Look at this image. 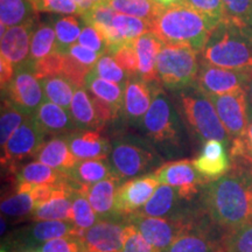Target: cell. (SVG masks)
Here are the masks:
<instances>
[{
    "label": "cell",
    "instance_id": "cell-52",
    "mask_svg": "<svg viewBox=\"0 0 252 252\" xmlns=\"http://www.w3.org/2000/svg\"><path fill=\"white\" fill-rule=\"evenodd\" d=\"M65 55H70L71 58L77 60L78 62L83 63L86 65H90V67H94V64H96L100 58V54H98V53L94 52V50L87 48V47L82 46L80 43L72 45L68 49Z\"/></svg>",
    "mask_w": 252,
    "mask_h": 252
},
{
    "label": "cell",
    "instance_id": "cell-46",
    "mask_svg": "<svg viewBox=\"0 0 252 252\" xmlns=\"http://www.w3.org/2000/svg\"><path fill=\"white\" fill-rule=\"evenodd\" d=\"M37 12L60 15H83L84 12L75 0H33Z\"/></svg>",
    "mask_w": 252,
    "mask_h": 252
},
{
    "label": "cell",
    "instance_id": "cell-15",
    "mask_svg": "<svg viewBox=\"0 0 252 252\" xmlns=\"http://www.w3.org/2000/svg\"><path fill=\"white\" fill-rule=\"evenodd\" d=\"M160 185H168L179 188L187 200L193 201L201 194L208 181L195 168L190 160H176L158 167L152 174Z\"/></svg>",
    "mask_w": 252,
    "mask_h": 252
},
{
    "label": "cell",
    "instance_id": "cell-20",
    "mask_svg": "<svg viewBox=\"0 0 252 252\" xmlns=\"http://www.w3.org/2000/svg\"><path fill=\"white\" fill-rule=\"evenodd\" d=\"M70 151L77 160H109L111 143L97 130H77L65 134Z\"/></svg>",
    "mask_w": 252,
    "mask_h": 252
},
{
    "label": "cell",
    "instance_id": "cell-19",
    "mask_svg": "<svg viewBox=\"0 0 252 252\" xmlns=\"http://www.w3.org/2000/svg\"><path fill=\"white\" fill-rule=\"evenodd\" d=\"M159 86H161L159 81L146 82L139 76L128 78L124 89L123 104V111L128 121L134 124H141Z\"/></svg>",
    "mask_w": 252,
    "mask_h": 252
},
{
    "label": "cell",
    "instance_id": "cell-32",
    "mask_svg": "<svg viewBox=\"0 0 252 252\" xmlns=\"http://www.w3.org/2000/svg\"><path fill=\"white\" fill-rule=\"evenodd\" d=\"M84 88L89 91L90 94L104 100V102L109 103L118 113L123 111L125 88H123L117 83H113V82L106 81L102 77L97 76L94 69L88 75Z\"/></svg>",
    "mask_w": 252,
    "mask_h": 252
},
{
    "label": "cell",
    "instance_id": "cell-58",
    "mask_svg": "<svg viewBox=\"0 0 252 252\" xmlns=\"http://www.w3.org/2000/svg\"><path fill=\"white\" fill-rule=\"evenodd\" d=\"M93 4H104V2H108V0H89Z\"/></svg>",
    "mask_w": 252,
    "mask_h": 252
},
{
    "label": "cell",
    "instance_id": "cell-34",
    "mask_svg": "<svg viewBox=\"0 0 252 252\" xmlns=\"http://www.w3.org/2000/svg\"><path fill=\"white\" fill-rule=\"evenodd\" d=\"M56 52V33L52 21L37 20L31 36L30 62L46 58Z\"/></svg>",
    "mask_w": 252,
    "mask_h": 252
},
{
    "label": "cell",
    "instance_id": "cell-60",
    "mask_svg": "<svg viewBox=\"0 0 252 252\" xmlns=\"http://www.w3.org/2000/svg\"><path fill=\"white\" fill-rule=\"evenodd\" d=\"M31 1H32V2H33V0H31Z\"/></svg>",
    "mask_w": 252,
    "mask_h": 252
},
{
    "label": "cell",
    "instance_id": "cell-41",
    "mask_svg": "<svg viewBox=\"0 0 252 252\" xmlns=\"http://www.w3.org/2000/svg\"><path fill=\"white\" fill-rule=\"evenodd\" d=\"M179 2L202 15L213 28L225 20L222 0H179Z\"/></svg>",
    "mask_w": 252,
    "mask_h": 252
},
{
    "label": "cell",
    "instance_id": "cell-1",
    "mask_svg": "<svg viewBox=\"0 0 252 252\" xmlns=\"http://www.w3.org/2000/svg\"><path fill=\"white\" fill-rule=\"evenodd\" d=\"M234 167L203 186L200 203L216 226L228 234L252 223V161L234 157Z\"/></svg>",
    "mask_w": 252,
    "mask_h": 252
},
{
    "label": "cell",
    "instance_id": "cell-51",
    "mask_svg": "<svg viewBox=\"0 0 252 252\" xmlns=\"http://www.w3.org/2000/svg\"><path fill=\"white\" fill-rule=\"evenodd\" d=\"M37 250L41 252H88L80 236L52 239L43 243Z\"/></svg>",
    "mask_w": 252,
    "mask_h": 252
},
{
    "label": "cell",
    "instance_id": "cell-24",
    "mask_svg": "<svg viewBox=\"0 0 252 252\" xmlns=\"http://www.w3.org/2000/svg\"><path fill=\"white\" fill-rule=\"evenodd\" d=\"M121 181L116 176L89 186H80L98 219H109L116 215V195Z\"/></svg>",
    "mask_w": 252,
    "mask_h": 252
},
{
    "label": "cell",
    "instance_id": "cell-25",
    "mask_svg": "<svg viewBox=\"0 0 252 252\" xmlns=\"http://www.w3.org/2000/svg\"><path fill=\"white\" fill-rule=\"evenodd\" d=\"M33 118L35 119L41 130L53 137L65 135L77 130L70 111L48 99H45V102L41 104L34 113Z\"/></svg>",
    "mask_w": 252,
    "mask_h": 252
},
{
    "label": "cell",
    "instance_id": "cell-22",
    "mask_svg": "<svg viewBox=\"0 0 252 252\" xmlns=\"http://www.w3.org/2000/svg\"><path fill=\"white\" fill-rule=\"evenodd\" d=\"M36 23L9 27L4 35L0 37L1 58L7 60L15 69L30 61L31 36Z\"/></svg>",
    "mask_w": 252,
    "mask_h": 252
},
{
    "label": "cell",
    "instance_id": "cell-8",
    "mask_svg": "<svg viewBox=\"0 0 252 252\" xmlns=\"http://www.w3.org/2000/svg\"><path fill=\"white\" fill-rule=\"evenodd\" d=\"M224 235L202 209L186 222L180 234L161 252H220Z\"/></svg>",
    "mask_w": 252,
    "mask_h": 252
},
{
    "label": "cell",
    "instance_id": "cell-54",
    "mask_svg": "<svg viewBox=\"0 0 252 252\" xmlns=\"http://www.w3.org/2000/svg\"><path fill=\"white\" fill-rule=\"evenodd\" d=\"M15 70H17V69H15L7 60H5L4 58L0 56V83H1V89H4L9 82H11L15 74Z\"/></svg>",
    "mask_w": 252,
    "mask_h": 252
},
{
    "label": "cell",
    "instance_id": "cell-40",
    "mask_svg": "<svg viewBox=\"0 0 252 252\" xmlns=\"http://www.w3.org/2000/svg\"><path fill=\"white\" fill-rule=\"evenodd\" d=\"M1 214L7 217L32 215L36 208V201L31 191H15L14 195L1 200Z\"/></svg>",
    "mask_w": 252,
    "mask_h": 252
},
{
    "label": "cell",
    "instance_id": "cell-56",
    "mask_svg": "<svg viewBox=\"0 0 252 252\" xmlns=\"http://www.w3.org/2000/svg\"><path fill=\"white\" fill-rule=\"evenodd\" d=\"M247 91H248L249 99H250L252 102V71H251V75H250V80H249V83H248Z\"/></svg>",
    "mask_w": 252,
    "mask_h": 252
},
{
    "label": "cell",
    "instance_id": "cell-27",
    "mask_svg": "<svg viewBox=\"0 0 252 252\" xmlns=\"http://www.w3.org/2000/svg\"><path fill=\"white\" fill-rule=\"evenodd\" d=\"M36 160L67 175L78 161L70 151L65 135H55L46 141Z\"/></svg>",
    "mask_w": 252,
    "mask_h": 252
},
{
    "label": "cell",
    "instance_id": "cell-29",
    "mask_svg": "<svg viewBox=\"0 0 252 252\" xmlns=\"http://www.w3.org/2000/svg\"><path fill=\"white\" fill-rule=\"evenodd\" d=\"M70 113L75 125L80 130H97L100 131L102 126L97 117L96 110L91 100L90 94L86 88H77L72 98Z\"/></svg>",
    "mask_w": 252,
    "mask_h": 252
},
{
    "label": "cell",
    "instance_id": "cell-59",
    "mask_svg": "<svg viewBox=\"0 0 252 252\" xmlns=\"http://www.w3.org/2000/svg\"><path fill=\"white\" fill-rule=\"evenodd\" d=\"M26 252H41V251L37 250V249H35V250H30V251H26Z\"/></svg>",
    "mask_w": 252,
    "mask_h": 252
},
{
    "label": "cell",
    "instance_id": "cell-10",
    "mask_svg": "<svg viewBox=\"0 0 252 252\" xmlns=\"http://www.w3.org/2000/svg\"><path fill=\"white\" fill-rule=\"evenodd\" d=\"M207 97L215 106L220 122L231 138L230 150L239 146L244 139L249 123V96L247 89L220 96L209 94Z\"/></svg>",
    "mask_w": 252,
    "mask_h": 252
},
{
    "label": "cell",
    "instance_id": "cell-39",
    "mask_svg": "<svg viewBox=\"0 0 252 252\" xmlns=\"http://www.w3.org/2000/svg\"><path fill=\"white\" fill-rule=\"evenodd\" d=\"M28 118L30 117L15 108L13 104L9 103L7 99L2 98L1 117H0V143H1V149H4L9 138Z\"/></svg>",
    "mask_w": 252,
    "mask_h": 252
},
{
    "label": "cell",
    "instance_id": "cell-42",
    "mask_svg": "<svg viewBox=\"0 0 252 252\" xmlns=\"http://www.w3.org/2000/svg\"><path fill=\"white\" fill-rule=\"evenodd\" d=\"M220 252H252V223L225 234Z\"/></svg>",
    "mask_w": 252,
    "mask_h": 252
},
{
    "label": "cell",
    "instance_id": "cell-48",
    "mask_svg": "<svg viewBox=\"0 0 252 252\" xmlns=\"http://www.w3.org/2000/svg\"><path fill=\"white\" fill-rule=\"evenodd\" d=\"M121 252H160L152 247L149 242L143 237L133 224L126 223L124 228V239H123V249Z\"/></svg>",
    "mask_w": 252,
    "mask_h": 252
},
{
    "label": "cell",
    "instance_id": "cell-14",
    "mask_svg": "<svg viewBox=\"0 0 252 252\" xmlns=\"http://www.w3.org/2000/svg\"><path fill=\"white\" fill-rule=\"evenodd\" d=\"M190 200H187L179 188L168 185H159L152 197L139 212L145 216L162 217L169 220H188L196 215L201 210L190 207Z\"/></svg>",
    "mask_w": 252,
    "mask_h": 252
},
{
    "label": "cell",
    "instance_id": "cell-49",
    "mask_svg": "<svg viewBox=\"0 0 252 252\" xmlns=\"http://www.w3.org/2000/svg\"><path fill=\"white\" fill-rule=\"evenodd\" d=\"M94 67L86 65L78 62L77 60L71 58L70 55H64V63H63L62 75L67 77L75 88H84L86 80Z\"/></svg>",
    "mask_w": 252,
    "mask_h": 252
},
{
    "label": "cell",
    "instance_id": "cell-28",
    "mask_svg": "<svg viewBox=\"0 0 252 252\" xmlns=\"http://www.w3.org/2000/svg\"><path fill=\"white\" fill-rule=\"evenodd\" d=\"M115 176L109 160H78L69 172V180L78 186H89Z\"/></svg>",
    "mask_w": 252,
    "mask_h": 252
},
{
    "label": "cell",
    "instance_id": "cell-5",
    "mask_svg": "<svg viewBox=\"0 0 252 252\" xmlns=\"http://www.w3.org/2000/svg\"><path fill=\"white\" fill-rule=\"evenodd\" d=\"M176 93V106L182 122L195 139L202 145L208 140H220L230 150L231 138L206 94L195 87Z\"/></svg>",
    "mask_w": 252,
    "mask_h": 252
},
{
    "label": "cell",
    "instance_id": "cell-38",
    "mask_svg": "<svg viewBox=\"0 0 252 252\" xmlns=\"http://www.w3.org/2000/svg\"><path fill=\"white\" fill-rule=\"evenodd\" d=\"M112 24L118 35L125 42H133L143 34L151 32V21L123 13L116 14Z\"/></svg>",
    "mask_w": 252,
    "mask_h": 252
},
{
    "label": "cell",
    "instance_id": "cell-9",
    "mask_svg": "<svg viewBox=\"0 0 252 252\" xmlns=\"http://www.w3.org/2000/svg\"><path fill=\"white\" fill-rule=\"evenodd\" d=\"M1 91L2 98L7 99L28 117H33L46 99L41 82L34 74L30 61L17 68L13 78Z\"/></svg>",
    "mask_w": 252,
    "mask_h": 252
},
{
    "label": "cell",
    "instance_id": "cell-12",
    "mask_svg": "<svg viewBox=\"0 0 252 252\" xmlns=\"http://www.w3.org/2000/svg\"><path fill=\"white\" fill-rule=\"evenodd\" d=\"M83 232L72 223V220H37L30 226L13 232L11 248L13 251L26 252L39 249L52 239L82 236Z\"/></svg>",
    "mask_w": 252,
    "mask_h": 252
},
{
    "label": "cell",
    "instance_id": "cell-57",
    "mask_svg": "<svg viewBox=\"0 0 252 252\" xmlns=\"http://www.w3.org/2000/svg\"><path fill=\"white\" fill-rule=\"evenodd\" d=\"M158 2H160V4L163 5V6H169L172 4H174V2L179 1V0H157Z\"/></svg>",
    "mask_w": 252,
    "mask_h": 252
},
{
    "label": "cell",
    "instance_id": "cell-23",
    "mask_svg": "<svg viewBox=\"0 0 252 252\" xmlns=\"http://www.w3.org/2000/svg\"><path fill=\"white\" fill-rule=\"evenodd\" d=\"M72 190L74 184L70 180L60 186L48 200L39 204L32 219L37 220H71L72 217Z\"/></svg>",
    "mask_w": 252,
    "mask_h": 252
},
{
    "label": "cell",
    "instance_id": "cell-17",
    "mask_svg": "<svg viewBox=\"0 0 252 252\" xmlns=\"http://www.w3.org/2000/svg\"><path fill=\"white\" fill-rule=\"evenodd\" d=\"M126 220L138 229V231L152 247L161 252L168 245H171L176 236L180 234L189 219L185 220H169L132 214L126 216Z\"/></svg>",
    "mask_w": 252,
    "mask_h": 252
},
{
    "label": "cell",
    "instance_id": "cell-37",
    "mask_svg": "<svg viewBox=\"0 0 252 252\" xmlns=\"http://www.w3.org/2000/svg\"><path fill=\"white\" fill-rule=\"evenodd\" d=\"M98 220V216L91 207L86 194L81 190L80 186L74 184V190H72V223L82 232H84L87 229L91 228Z\"/></svg>",
    "mask_w": 252,
    "mask_h": 252
},
{
    "label": "cell",
    "instance_id": "cell-53",
    "mask_svg": "<svg viewBox=\"0 0 252 252\" xmlns=\"http://www.w3.org/2000/svg\"><path fill=\"white\" fill-rule=\"evenodd\" d=\"M230 154L232 158L244 157L252 161V111L249 112V123L243 141L239 146L230 150Z\"/></svg>",
    "mask_w": 252,
    "mask_h": 252
},
{
    "label": "cell",
    "instance_id": "cell-30",
    "mask_svg": "<svg viewBox=\"0 0 252 252\" xmlns=\"http://www.w3.org/2000/svg\"><path fill=\"white\" fill-rule=\"evenodd\" d=\"M37 13L31 0H0V23L8 28L36 23Z\"/></svg>",
    "mask_w": 252,
    "mask_h": 252
},
{
    "label": "cell",
    "instance_id": "cell-47",
    "mask_svg": "<svg viewBox=\"0 0 252 252\" xmlns=\"http://www.w3.org/2000/svg\"><path fill=\"white\" fill-rule=\"evenodd\" d=\"M112 58L119 67L130 77L139 76L138 74V56L135 53L133 42H125L111 53Z\"/></svg>",
    "mask_w": 252,
    "mask_h": 252
},
{
    "label": "cell",
    "instance_id": "cell-16",
    "mask_svg": "<svg viewBox=\"0 0 252 252\" xmlns=\"http://www.w3.org/2000/svg\"><path fill=\"white\" fill-rule=\"evenodd\" d=\"M126 217L100 219L81 236L88 252H121L124 239Z\"/></svg>",
    "mask_w": 252,
    "mask_h": 252
},
{
    "label": "cell",
    "instance_id": "cell-7",
    "mask_svg": "<svg viewBox=\"0 0 252 252\" xmlns=\"http://www.w3.org/2000/svg\"><path fill=\"white\" fill-rule=\"evenodd\" d=\"M197 55L189 47L163 43L157 63V76L161 86L175 93L195 87L200 68Z\"/></svg>",
    "mask_w": 252,
    "mask_h": 252
},
{
    "label": "cell",
    "instance_id": "cell-55",
    "mask_svg": "<svg viewBox=\"0 0 252 252\" xmlns=\"http://www.w3.org/2000/svg\"><path fill=\"white\" fill-rule=\"evenodd\" d=\"M75 1L77 2L78 6H80L82 9H83L84 13H86L87 11H89V9L93 8L94 5L91 1H89V0H75Z\"/></svg>",
    "mask_w": 252,
    "mask_h": 252
},
{
    "label": "cell",
    "instance_id": "cell-11",
    "mask_svg": "<svg viewBox=\"0 0 252 252\" xmlns=\"http://www.w3.org/2000/svg\"><path fill=\"white\" fill-rule=\"evenodd\" d=\"M46 133L41 130L35 119L30 117L1 149V165L14 171L25 160L35 157L46 143Z\"/></svg>",
    "mask_w": 252,
    "mask_h": 252
},
{
    "label": "cell",
    "instance_id": "cell-4",
    "mask_svg": "<svg viewBox=\"0 0 252 252\" xmlns=\"http://www.w3.org/2000/svg\"><path fill=\"white\" fill-rule=\"evenodd\" d=\"M158 87L152 104L141 122L151 144L168 157L182 156L185 151V124L171 98Z\"/></svg>",
    "mask_w": 252,
    "mask_h": 252
},
{
    "label": "cell",
    "instance_id": "cell-33",
    "mask_svg": "<svg viewBox=\"0 0 252 252\" xmlns=\"http://www.w3.org/2000/svg\"><path fill=\"white\" fill-rule=\"evenodd\" d=\"M17 179L18 182H27L32 185H61L69 180L67 174L56 171L37 160L20 167Z\"/></svg>",
    "mask_w": 252,
    "mask_h": 252
},
{
    "label": "cell",
    "instance_id": "cell-45",
    "mask_svg": "<svg viewBox=\"0 0 252 252\" xmlns=\"http://www.w3.org/2000/svg\"><path fill=\"white\" fill-rule=\"evenodd\" d=\"M31 63L34 74H35L36 78H39V80L59 76V75H62L63 71L64 54L54 52L52 54L47 55L46 58Z\"/></svg>",
    "mask_w": 252,
    "mask_h": 252
},
{
    "label": "cell",
    "instance_id": "cell-3",
    "mask_svg": "<svg viewBox=\"0 0 252 252\" xmlns=\"http://www.w3.org/2000/svg\"><path fill=\"white\" fill-rule=\"evenodd\" d=\"M214 28L196 12L179 1L166 6L151 23V32L167 45H181L201 54Z\"/></svg>",
    "mask_w": 252,
    "mask_h": 252
},
{
    "label": "cell",
    "instance_id": "cell-36",
    "mask_svg": "<svg viewBox=\"0 0 252 252\" xmlns=\"http://www.w3.org/2000/svg\"><path fill=\"white\" fill-rule=\"evenodd\" d=\"M40 82L46 99L70 111L71 102L76 88L72 86L71 82L67 77L59 75V76L43 78V80H40Z\"/></svg>",
    "mask_w": 252,
    "mask_h": 252
},
{
    "label": "cell",
    "instance_id": "cell-35",
    "mask_svg": "<svg viewBox=\"0 0 252 252\" xmlns=\"http://www.w3.org/2000/svg\"><path fill=\"white\" fill-rule=\"evenodd\" d=\"M108 4L118 13L145 19L151 23L156 20L166 7L157 0H108Z\"/></svg>",
    "mask_w": 252,
    "mask_h": 252
},
{
    "label": "cell",
    "instance_id": "cell-50",
    "mask_svg": "<svg viewBox=\"0 0 252 252\" xmlns=\"http://www.w3.org/2000/svg\"><path fill=\"white\" fill-rule=\"evenodd\" d=\"M77 43L98 53L100 55L106 54L109 50V43L102 32L93 25L86 23L83 25V30H82Z\"/></svg>",
    "mask_w": 252,
    "mask_h": 252
},
{
    "label": "cell",
    "instance_id": "cell-13",
    "mask_svg": "<svg viewBox=\"0 0 252 252\" xmlns=\"http://www.w3.org/2000/svg\"><path fill=\"white\" fill-rule=\"evenodd\" d=\"M251 72L216 67L206 61H200L195 88L207 96L232 94L248 88Z\"/></svg>",
    "mask_w": 252,
    "mask_h": 252
},
{
    "label": "cell",
    "instance_id": "cell-43",
    "mask_svg": "<svg viewBox=\"0 0 252 252\" xmlns=\"http://www.w3.org/2000/svg\"><path fill=\"white\" fill-rule=\"evenodd\" d=\"M94 70L97 74V76L106 81L113 82V83H117L123 88L126 87V83L130 78V76L119 67L118 63L112 58V55L108 54V53L100 55L99 60L94 64Z\"/></svg>",
    "mask_w": 252,
    "mask_h": 252
},
{
    "label": "cell",
    "instance_id": "cell-31",
    "mask_svg": "<svg viewBox=\"0 0 252 252\" xmlns=\"http://www.w3.org/2000/svg\"><path fill=\"white\" fill-rule=\"evenodd\" d=\"M81 15H59L52 17L53 26L56 33V52L67 54L68 49L78 42L82 33V24H84Z\"/></svg>",
    "mask_w": 252,
    "mask_h": 252
},
{
    "label": "cell",
    "instance_id": "cell-26",
    "mask_svg": "<svg viewBox=\"0 0 252 252\" xmlns=\"http://www.w3.org/2000/svg\"><path fill=\"white\" fill-rule=\"evenodd\" d=\"M133 46L138 56V74L146 82L159 81L157 76L158 56L163 42L153 32H147L133 41Z\"/></svg>",
    "mask_w": 252,
    "mask_h": 252
},
{
    "label": "cell",
    "instance_id": "cell-2",
    "mask_svg": "<svg viewBox=\"0 0 252 252\" xmlns=\"http://www.w3.org/2000/svg\"><path fill=\"white\" fill-rule=\"evenodd\" d=\"M202 60L216 67L252 71V27L223 20L214 28Z\"/></svg>",
    "mask_w": 252,
    "mask_h": 252
},
{
    "label": "cell",
    "instance_id": "cell-6",
    "mask_svg": "<svg viewBox=\"0 0 252 252\" xmlns=\"http://www.w3.org/2000/svg\"><path fill=\"white\" fill-rule=\"evenodd\" d=\"M109 161L113 174L122 182L144 176L159 165L161 158L145 140L122 135L111 143Z\"/></svg>",
    "mask_w": 252,
    "mask_h": 252
},
{
    "label": "cell",
    "instance_id": "cell-21",
    "mask_svg": "<svg viewBox=\"0 0 252 252\" xmlns=\"http://www.w3.org/2000/svg\"><path fill=\"white\" fill-rule=\"evenodd\" d=\"M225 147L220 140H208L202 145L200 156L193 160L195 168L208 182L222 178L231 169Z\"/></svg>",
    "mask_w": 252,
    "mask_h": 252
},
{
    "label": "cell",
    "instance_id": "cell-18",
    "mask_svg": "<svg viewBox=\"0 0 252 252\" xmlns=\"http://www.w3.org/2000/svg\"><path fill=\"white\" fill-rule=\"evenodd\" d=\"M159 185L153 175H144L123 182L116 195V215L126 217L139 212L149 202Z\"/></svg>",
    "mask_w": 252,
    "mask_h": 252
},
{
    "label": "cell",
    "instance_id": "cell-44",
    "mask_svg": "<svg viewBox=\"0 0 252 252\" xmlns=\"http://www.w3.org/2000/svg\"><path fill=\"white\" fill-rule=\"evenodd\" d=\"M225 20L252 27V0H222Z\"/></svg>",
    "mask_w": 252,
    "mask_h": 252
}]
</instances>
